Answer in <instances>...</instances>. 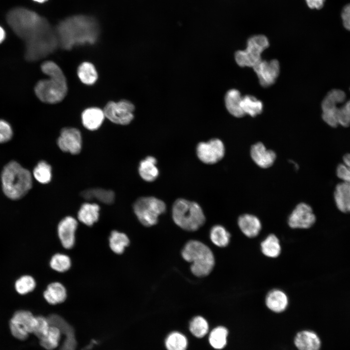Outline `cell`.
<instances>
[{
	"label": "cell",
	"mask_w": 350,
	"mask_h": 350,
	"mask_svg": "<svg viewBox=\"0 0 350 350\" xmlns=\"http://www.w3.org/2000/svg\"><path fill=\"white\" fill-rule=\"evenodd\" d=\"M333 197L339 210L344 213H350V183L342 182L335 186Z\"/></svg>",
	"instance_id": "cell-22"
},
{
	"label": "cell",
	"mask_w": 350,
	"mask_h": 350,
	"mask_svg": "<svg viewBox=\"0 0 350 350\" xmlns=\"http://www.w3.org/2000/svg\"><path fill=\"white\" fill-rule=\"evenodd\" d=\"M25 42V57L30 61H36L48 56L59 46L55 29L51 25Z\"/></svg>",
	"instance_id": "cell-7"
},
{
	"label": "cell",
	"mask_w": 350,
	"mask_h": 350,
	"mask_svg": "<svg viewBox=\"0 0 350 350\" xmlns=\"http://www.w3.org/2000/svg\"><path fill=\"white\" fill-rule=\"evenodd\" d=\"M8 24L24 41L35 35L50 24L36 12L24 8H16L6 17Z\"/></svg>",
	"instance_id": "cell-3"
},
{
	"label": "cell",
	"mask_w": 350,
	"mask_h": 350,
	"mask_svg": "<svg viewBox=\"0 0 350 350\" xmlns=\"http://www.w3.org/2000/svg\"><path fill=\"white\" fill-rule=\"evenodd\" d=\"M5 36V33L4 29L0 26V43H1L4 39Z\"/></svg>",
	"instance_id": "cell-48"
},
{
	"label": "cell",
	"mask_w": 350,
	"mask_h": 350,
	"mask_svg": "<svg viewBox=\"0 0 350 350\" xmlns=\"http://www.w3.org/2000/svg\"><path fill=\"white\" fill-rule=\"evenodd\" d=\"M134 109L132 103L123 100L118 102H108L104 108V112L105 117L113 123L126 125L133 119Z\"/></svg>",
	"instance_id": "cell-11"
},
{
	"label": "cell",
	"mask_w": 350,
	"mask_h": 350,
	"mask_svg": "<svg viewBox=\"0 0 350 350\" xmlns=\"http://www.w3.org/2000/svg\"><path fill=\"white\" fill-rule=\"evenodd\" d=\"M77 225V220L70 216L65 217L58 224V235L64 248L70 249L73 246Z\"/></svg>",
	"instance_id": "cell-17"
},
{
	"label": "cell",
	"mask_w": 350,
	"mask_h": 350,
	"mask_svg": "<svg viewBox=\"0 0 350 350\" xmlns=\"http://www.w3.org/2000/svg\"><path fill=\"white\" fill-rule=\"evenodd\" d=\"M269 45L268 39L264 35H257L250 37L247 39L246 49L235 52L236 62L242 67L253 68L262 60V53Z\"/></svg>",
	"instance_id": "cell-9"
},
{
	"label": "cell",
	"mask_w": 350,
	"mask_h": 350,
	"mask_svg": "<svg viewBox=\"0 0 350 350\" xmlns=\"http://www.w3.org/2000/svg\"><path fill=\"white\" fill-rule=\"evenodd\" d=\"M242 97L240 91L236 89H229L225 95L226 108L231 115L235 117L240 118L245 115L242 107Z\"/></svg>",
	"instance_id": "cell-25"
},
{
	"label": "cell",
	"mask_w": 350,
	"mask_h": 350,
	"mask_svg": "<svg viewBox=\"0 0 350 350\" xmlns=\"http://www.w3.org/2000/svg\"><path fill=\"white\" fill-rule=\"evenodd\" d=\"M210 237L214 245L220 247H224L229 244L230 235L225 227L217 225L211 228Z\"/></svg>",
	"instance_id": "cell-33"
},
{
	"label": "cell",
	"mask_w": 350,
	"mask_h": 350,
	"mask_svg": "<svg viewBox=\"0 0 350 350\" xmlns=\"http://www.w3.org/2000/svg\"><path fill=\"white\" fill-rule=\"evenodd\" d=\"M181 254L185 261L191 262V271L196 276H207L214 266L215 259L212 251L200 241L188 242L184 246Z\"/></svg>",
	"instance_id": "cell-6"
},
{
	"label": "cell",
	"mask_w": 350,
	"mask_h": 350,
	"mask_svg": "<svg viewBox=\"0 0 350 350\" xmlns=\"http://www.w3.org/2000/svg\"><path fill=\"white\" fill-rule=\"evenodd\" d=\"M36 285L33 277L30 275H23L15 282V288L18 293L24 295L33 291Z\"/></svg>",
	"instance_id": "cell-39"
},
{
	"label": "cell",
	"mask_w": 350,
	"mask_h": 350,
	"mask_svg": "<svg viewBox=\"0 0 350 350\" xmlns=\"http://www.w3.org/2000/svg\"><path fill=\"white\" fill-rule=\"evenodd\" d=\"M187 344L186 337L178 332L170 333L165 340V346L168 350H186Z\"/></svg>",
	"instance_id": "cell-38"
},
{
	"label": "cell",
	"mask_w": 350,
	"mask_h": 350,
	"mask_svg": "<svg viewBox=\"0 0 350 350\" xmlns=\"http://www.w3.org/2000/svg\"><path fill=\"white\" fill-rule=\"evenodd\" d=\"M238 225L242 233L249 238L256 237L262 229L260 219L251 214L241 215L238 219Z\"/></svg>",
	"instance_id": "cell-21"
},
{
	"label": "cell",
	"mask_w": 350,
	"mask_h": 350,
	"mask_svg": "<svg viewBox=\"0 0 350 350\" xmlns=\"http://www.w3.org/2000/svg\"><path fill=\"white\" fill-rule=\"evenodd\" d=\"M81 195L86 200H95L107 205L112 204L115 198L113 191L100 188L86 189L81 192Z\"/></svg>",
	"instance_id": "cell-26"
},
{
	"label": "cell",
	"mask_w": 350,
	"mask_h": 350,
	"mask_svg": "<svg viewBox=\"0 0 350 350\" xmlns=\"http://www.w3.org/2000/svg\"><path fill=\"white\" fill-rule=\"evenodd\" d=\"M99 206L95 203H85L80 207L78 212L79 220L88 226L93 225L99 217Z\"/></svg>",
	"instance_id": "cell-28"
},
{
	"label": "cell",
	"mask_w": 350,
	"mask_h": 350,
	"mask_svg": "<svg viewBox=\"0 0 350 350\" xmlns=\"http://www.w3.org/2000/svg\"><path fill=\"white\" fill-rule=\"evenodd\" d=\"M189 328L192 333L198 338L203 337L209 331L208 322L201 316L193 318L190 323Z\"/></svg>",
	"instance_id": "cell-40"
},
{
	"label": "cell",
	"mask_w": 350,
	"mask_h": 350,
	"mask_svg": "<svg viewBox=\"0 0 350 350\" xmlns=\"http://www.w3.org/2000/svg\"><path fill=\"white\" fill-rule=\"evenodd\" d=\"M57 143L62 151L73 155L78 154L82 148L81 133L75 128H64L60 132Z\"/></svg>",
	"instance_id": "cell-16"
},
{
	"label": "cell",
	"mask_w": 350,
	"mask_h": 350,
	"mask_svg": "<svg viewBox=\"0 0 350 350\" xmlns=\"http://www.w3.org/2000/svg\"><path fill=\"white\" fill-rule=\"evenodd\" d=\"M37 324V316H35L29 311L20 310L13 315L9 326L12 335L15 338L24 341L30 334L34 333Z\"/></svg>",
	"instance_id": "cell-10"
},
{
	"label": "cell",
	"mask_w": 350,
	"mask_h": 350,
	"mask_svg": "<svg viewBox=\"0 0 350 350\" xmlns=\"http://www.w3.org/2000/svg\"><path fill=\"white\" fill-rule=\"evenodd\" d=\"M294 344L298 350H320L321 345L318 335L309 330L298 332L294 337Z\"/></svg>",
	"instance_id": "cell-19"
},
{
	"label": "cell",
	"mask_w": 350,
	"mask_h": 350,
	"mask_svg": "<svg viewBox=\"0 0 350 350\" xmlns=\"http://www.w3.org/2000/svg\"><path fill=\"white\" fill-rule=\"evenodd\" d=\"M315 220L311 207L306 203H300L290 215L288 223L292 228L307 229L313 226Z\"/></svg>",
	"instance_id": "cell-14"
},
{
	"label": "cell",
	"mask_w": 350,
	"mask_h": 350,
	"mask_svg": "<svg viewBox=\"0 0 350 350\" xmlns=\"http://www.w3.org/2000/svg\"><path fill=\"white\" fill-rule=\"evenodd\" d=\"M172 215L177 226L190 231L198 229L206 221L204 213L199 204L184 198H178L174 202Z\"/></svg>",
	"instance_id": "cell-5"
},
{
	"label": "cell",
	"mask_w": 350,
	"mask_h": 350,
	"mask_svg": "<svg viewBox=\"0 0 350 350\" xmlns=\"http://www.w3.org/2000/svg\"><path fill=\"white\" fill-rule=\"evenodd\" d=\"M50 264L52 269L57 272H64L70 267L71 261L68 255L57 253L52 257Z\"/></svg>",
	"instance_id": "cell-41"
},
{
	"label": "cell",
	"mask_w": 350,
	"mask_h": 350,
	"mask_svg": "<svg viewBox=\"0 0 350 350\" xmlns=\"http://www.w3.org/2000/svg\"><path fill=\"white\" fill-rule=\"evenodd\" d=\"M307 6L311 9H320L324 5L325 0H305Z\"/></svg>",
	"instance_id": "cell-47"
},
{
	"label": "cell",
	"mask_w": 350,
	"mask_h": 350,
	"mask_svg": "<svg viewBox=\"0 0 350 350\" xmlns=\"http://www.w3.org/2000/svg\"><path fill=\"white\" fill-rule=\"evenodd\" d=\"M346 98L345 93L342 90L333 89L330 90L323 99L321 103L322 112L337 109V105L343 103Z\"/></svg>",
	"instance_id": "cell-29"
},
{
	"label": "cell",
	"mask_w": 350,
	"mask_h": 350,
	"mask_svg": "<svg viewBox=\"0 0 350 350\" xmlns=\"http://www.w3.org/2000/svg\"><path fill=\"white\" fill-rule=\"evenodd\" d=\"M105 117L104 110L98 107H89L82 113V122L85 128L89 130L98 129Z\"/></svg>",
	"instance_id": "cell-24"
},
{
	"label": "cell",
	"mask_w": 350,
	"mask_h": 350,
	"mask_svg": "<svg viewBox=\"0 0 350 350\" xmlns=\"http://www.w3.org/2000/svg\"><path fill=\"white\" fill-rule=\"evenodd\" d=\"M261 249L265 256L275 258L281 253V245L278 238L274 234L268 235L261 243Z\"/></svg>",
	"instance_id": "cell-30"
},
{
	"label": "cell",
	"mask_w": 350,
	"mask_h": 350,
	"mask_svg": "<svg viewBox=\"0 0 350 350\" xmlns=\"http://www.w3.org/2000/svg\"><path fill=\"white\" fill-rule=\"evenodd\" d=\"M260 82L263 87L273 85L278 78L280 71L279 61L276 59L269 61L261 60L253 67Z\"/></svg>",
	"instance_id": "cell-15"
},
{
	"label": "cell",
	"mask_w": 350,
	"mask_h": 350,
	"mask_svg": "<svg viewBox=\"0 0 350 350\" xmlns=\"http://www.w3.org/2000/svg\"><path fill=\"white\" fill-rule=\"evenodd\" d=\"M41 69L49 78L39 81L35 91L38 98L43 102L55 104L66 96L68 86L65 76L55 63L47 61L42 63Z\"/></svg>",
	"instance_id": "cell-2"
},
{
	"label": "cell",
	"mask_w": 350,
	"mask_h": 350,
	"mask_svg": "<svg viewBox=\"0 0 350 350\" xmlns=\"http://www.w3.org/2000/svg\"><path fill=\"white\" fill-rule=\"evenodd\" d=\"M337 120L339 125L345 127L350 126V100L339 108Z\"/></svg>",
	"instance_id": "cell-44"
},
{
	"label": "cell",
	"mask_w": 350,
	"mask_h": 350,
	"mask_svg": "<svg viewBox=\"0 0 350 350\" xmlns=\"http://www.w3.org/2000/svg\"><path fill=\"white\" fill-rule=\"evenodd\" d=\"M12 135L13 131L10 125L6 121L0 120V143L9 141Z\"/></svg>",
	"instance_id": "cell-45"
},
{
	"label": "cell",
	"mask_w": 350,
	"mask_h": 350,
	"mask_svg": "<svg viewBox=\"0 0 350 350\" xmlns=\"http://www.w3.org/2000/svg\"><path fill=\"white\" fill-rule=\"evenodd\" d=\"M35 2H38V3H43L45 1H46L47 0H33Z\"/></svg>",
	"instance_id": "cell-49"
},
{
	"label": "cell",
	"mask_w": 350,
	"mask_h": 350,
	"mask_svg": "<svg viewBox=\"0 0 350 350\" xmlns=\"http://www.w3.org/2000/svg\"><path fill=\"white\" fill-rule=\"evenodd\" d=\"M45 299L52 305L64 302L67 298V291L64 285L60 282H54L49 284L43 293Z\"/></svg>",
	"instance_id": "cell-27"
},
{
	"label": "cell",
	"mask_w": 350,
	"mask_h": 350,
	"mask_svg": "<svg viewBox=\"0 0 350 350\" xmlns=\"http://www.w3.org/2000/svg\"><path fill=\"white\" fill-rule=\"evenodd\" d=\"M33 175L39 183H48L52 179L51 166L46 161H40L34 169Z\"/></svg>",
	"instance_id": "cell-37"
},
{
	"label": "cell",
	"mask_w": 350,
	"mask_h": 350,
	"mask_svg": "<svg viewBox=\"0 0 350 350\" xmlns=\"http://www.w3.org/2000/svg\"><path fill=\"white\" fill-rule=\"evenodd\" d=\"M77 75L80 81L87 85H93L98 78L97 72L94 66L88 62H84L79 65Z\"/></svg>",
	"instance_id": "cell-32"
},
{
	"label": "cell",
	"mask_w": 350,
	"mask_h": 350,
	"mask_svg": "<svg viewBox=\"0 0 350 350\" xmlns=\"http://www.w3.org/2000/svg\"><path fill=\"white\" fill-rule=\"evenodd\" d=\"M265 303L270 311L276 314H280L287 309L289 299L287 295L283 291L273 289L268 293Z\"/></svg>",
	"instance_id": "cell-20"
},
{
	"label": "cell",
	"mask_w": 350,
	"mask_h": 350,
	"mask_svg": "<svg viewBox=\"0 0 350 350\" xmlns=\"http://www.w3.org/2000/svg\"><path fill=\"white\" fill-rule=\"evenodd\" d=\"M47 318L50 325L57 327L64 337L59 350H76L77 341L73 327L57 314H51Z\"/></svg>",
	"instance_id": "cell-13"
},
{
	"label": "cell",
	"mask_w": 350,
	"mask_h": 350,
	"mask_svg": "<svg viewBox=\"0 0 350 350\" xmlns=\"http://www.w3.org/2000/svg\"><path fill=\"white\" fill-rule=\"evenodd\" d=\"M250 156L253 161L262 168H267L271 166L276 158L275 152L267 149L261 142L256 143L252 146Z\"/></svg>",
	"instance_id": "cell-18"
},
{
	"label": "cell",
	"mask_w": 350,
	"mask_h": 350,
	"mask_svg": "<svg viewBox=\"0 0 350 350\" xmlns=\"http://www.w3.org/2000/svg\"><path fill=\"white\" fill-rule=\"evenodd\" d=\"M59 46L69 50L76 46L94 44L99 37L100 29L92 17L78 15L60 21L55 28Z\"/></svg>",
	"instance_id": "cell-1"
},
{
	"label": "cell",
	"mask_w": 350,
	"mask_h": 350,
	"mask_svg": "<svg viewBox=\"0 0 350 350\" xmlns=\"http://www.w3.org/2000/svg\"><path fill=\"white\" fill-rule=\"evenodd\" d=\"M109 241L111 249L118 254L122 253L125 248L129 244V240L127 236L125 233L116 230L111 232Z\"/></svg>",
	"instance_id": "cell-35"
},
{
	"label": "cell",
	"mask_w": 350,
	"mask_h": 350,
	"mask_svg": "<svg viewBox=\"0 0 350 350\" xmlns=\"http://www.w3.org/2000/svg\"><path fill=\"white\" fill-rule=\"evenodd\" d=\"M198 159L207 164H213L221 160L225 156V147L223 141L217 138L198 143L196 147Z\"/></svg>",
	"instance_id": "cell-12"
},
{
	"label": "cell",
	"mask_w": 350,
	"mask_h": 350,
	"mask_svg": "<svg viewBox=\"0 0 350 350\" xmlns=\"http://www.w3.org/2000/svg\"><path fill=\"white\" fill-rule=\"evenodd\" d=\"M133 210L140 223L149 227L157 224L159 216L165 212L166 205L156 197L143 196L134 202Z\"/></svg>",
	"instance_id": "cell-8"
},
{
	"label": "cell",
	"mask_w": 350,
	"mask_h": 350,
	"mask_svg": "<svg viewBox=\"0 0 350 350\" xmlns=\"http://www.w3.org/2000/svg\"><path fill=\"white\" fill-rule=\"evenodd\" d=\"M242 107L245 115L254 117L262 113L263 104L256 97L247 95L242 97Z\"/></svg>",
	"instance_id": "cell-34"
},
{
	"label": "cell",
	"mask_w": 350,
	"mask_h": 350,
	"mask_svg": "<svg viewBox=\"0 0 350 350\" xmlns=\"http://www.w3.org/2000/svg\"><path fill=\"white\" fill-rule=\"evenodd\" d=\"M157 164V160L153 156H147L141 160L138 167V172L140 177L148 182L156 180L159 174Z\"/></svg>",
	"instance_id": "cell-23"
},
{
	"label": "cell",
	"mask_w": 350,
	"mask_h": 350,
	"mask_svg": "<svg viewBox=\"0 0 350 350\" xmlns=\"http://www.w3.org/2000/svg\"><path fill=\"white\" fill-rule=\"evenodd\" d=\"M341 18L344 27L350 31V4L346 5L343 8Z\"/></svg>",
	"instance_id": "cell-46"
},
{
	"label": "cell",
	"mask_w": 350,
	"mask_h": 350,
	"mask_svg": "<svg viewBox=\"0 0 350 350\" xmlns=\"http://www.w3.org/2000/svg\"><path fill=\"white\" fill-rule=\"evenodd\" d=\"M336 174L342 182L350 183V153L343 156V162L336 167Z\"/></svg>",
	"instance_id": "cell-42"
},
{
	"label": "cell",
	"mask_w": 350,
	"mask_h": 350,
	"mask_svg": "<svg viewBox=\"0 0 350 350\" xmlns=\"http://www.w3.org/2000/svg\"><path fill=\"white\" fill-rule=\"evenodd\" d=\"M37 318V324L33 334L40 340L47 334L50 325L47 318L46 317L38 315Z\"/></svg>",
	"instance_id": "cell-43"
},
{
	"label": "cell",
	"mask_w": 350,
	"mask_h": 350,
	"mask_svg": "<svg viewBox=\"0 0 350 350\" xmlns=\"http://www.w3.org/2000/svg\"><path fill=\"white\" fill-rule=\"evenodd\" d=\"M61 332L56 327L50 325L46 336L39 340L40 346L46 350H53L58 345Z\"/></svg>",
	"instance_id": "cell-36"
},
{
	"label": "cell",
	"mask_w": 350,
	"mask_h": 350,
	"mask_svg": "<svg viewBox=\"0 0 350 350\" xmlns=\"http://www.w3.org/2000/svg\"><path fill=\"white\" fill-rule=\"evenodd\" d=\"M228 330L224 326H217L210 332L209 340L211 346L216 350H222L228 344Z\"/></svg>",
	"instance_id": "cell-31"
},
{
	"label": "cell",
	"mask_w": 350,
	"mask_h": 350,
	"mask_svg": "<svg viewBox=\"0 0 350 350\" xmlns=\"http://www.w3.org/2000/svg\"><path fill=\"white\" fill-rule=\"evenodd\" d=\"M1 178L3 191L11 199L22 198L32 186L31 173L14 161L4 166Z\"/></svg>",
	"instance_id": "cell-4"
}]
</instances>
